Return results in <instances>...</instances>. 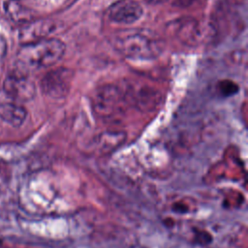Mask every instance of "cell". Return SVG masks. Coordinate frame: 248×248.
I'll list each match as a JSON object with an SVG mask.
<instances>
[{
    "label": "cell",
    "instance_id": "7",
    "mask_svg": "<svg viewBox=\"0 0 248 248\" xmlns=\"http://www.w3.org/2000/svg\"><path fill=\"white\" fill-rule=\"evenodd\" d=\"M60 25L59 21L53 19H34L21 26L18 38L22 45L50 38L49 36L55 33Z\"/></svg>",
    "mask_w": 248,
    "mask_h": 248
},
{
    "label": "cell",
    "instance_id": "8",
    "mask_svg": "<svg viewBox=\"0 0 248 248\" xmlns=\"http://www.w3.org/2000/svg\"><path fill=\"white\" fill-rule=\"evenodd\" d=\"M143 14L140 4L132 0H123L113 4L108 11L110 21L118 24H133L137 22Z\"/></svg>",
    "mask_w": 248,
    "mask_h": 248
},
{
    "label": "cell",
    "instance_id": "3",
    "mask_svg": "<svg viewBox=\"0 0 248 248\" xmlns=\"http://www.w3.org/2000/svg\"><path fill=\"white\" fill-rule=\"evenodd\" d=\"M127 102L124 90L114 84L98 87L92 97L93 109L102 118H111L122 113Z\"/></svg>",
    "mask_w": 248,
    "mask_h": 248
},
{
    "label": "cell",
    "instance_id": "9",
    "mask_svg": "<svg viewBox=\"0 0 248 248\" xmlns=\"http://www.w3.org/2000/svg\"><path fill=\"white\" fill-rule=\"evenodd\" d=\"M124 90V89H123ZM127 101L131 100L135 106L140 109H151L161 99V95L154 88L141 86V87H131L124 90Z\"/></svg>",
    "mask_w": 248,
    "mask_h": 248
},
{
    "label": "cell",
    "instance_id": "5",
    "mask_svg": "<svg viewBox=\"0 0 248 248\" xmlns=\"http://www.w3.org/2000/svg\"><path fill=\"white\" fill-rule=\"evenodd\" d=\"M74 72L67 67H59L46 73L41 79V89L53 99L65 98L72 87Z\"/></svg>",
    "mask_w": 248,
    "mask_h": 248
},
{
    "label": "cell",
    "instance_id": "1",
    "mask_svg": "<svg viewBox=\"0 0 248 248\" xmlns=\"http://www.w3.org/2000/svg\"><path fill=\"white\" fill-rule=\"evenodd\" d=\"M66 50L65 44L57 38H46L22 45L16 54V73L28 75L58 63Z\"/></svg>",
    "mask_w": 248,
    "mask_h": 248
},
{
    "label": "cell",
    "instance_id": "2",
    "mask_svg": "<svg viewBox=\"0 0 248 248\" xmlns=\"http://www.w3.org/2000/svg\"><path fill=\"white\" fill-rule=\"evenodd\" d=\"M114 48L131 59H154L162 52L161 42L154 36L142 31H123L113 39Z\"/></svg>",
    "mask_w": 248,
    "mask_h": 248
},
{
    "label": "cell",
    "instance_id": "6",
    "mask_svg": "<svg viewBox=\"0 0 248 248\" xmlns=\"http://www.w3.org/2000/svg\"><path fill=\"white\" fill-rule=\"evenodd\" d=\"M5 94L13 102H26L35 95V85L27 75L14 73L8 76L3 83Z\"/></svg>",
    "mask_w": 248,
    "mask_h": 248
},
{
    "label": "cell",
    "instance_id": "4",
    "mask_svg": "<svg viewBox=\"0 0 248 248\" xmlns=\"http://www.w3.org/2000/svg\"><path fill=\"white\" fill-rule=\"evenodd\" d=\"M175 34L183 44L196 46L209 42L214 35V28L208 21L191 18L178 22Z\"/></svg>",
    "mask_w": 248,
    "mask_h": 248
},
{
    "label": "cell",
    "instance_id": "10",
    "mask_svg": "<svg viewBox=\"0 0 248 248\" xmlns=\"http://www.w3.org/2000/svg\"><path fill=\"white\" fill-rule=\"evenodd\" d=\"M3 8L10 20L21 26L35 19L34 12L18 0H7Z\"/></svg>",
    "mask_w": 248,
    "mask_h": 248
},
{
    "label": "cell",
    "instance_id": "13",
    "mask_svg": "<svg viewBox=\"0 0 248 248\" xmlns=\"http://www.w3.org/2000/svg\"><path fill=\"white\" fill-rule=\"evenodd\" d=\"M6 49H7V45H6V41L5 39L0 36V65L5 57V54H6Z\"/></svg>",
    "mask_w": 248,
    "mask_h": 248
},
{
    "label": "cell",
    "instance_id": "12",
    "mask_svg": "<svg viewBox=\"0 0 248 248\" xmlns=\"http://www.w3.org/2000/svg\"><path fill=\"white\" fill-rule=\"evenodd\" d=\"M125 139V134L123 132H106L99 136V143L101 146L109 148L117 146Z\"/></svg>",
    "mask_w": 248,
    "mask_h": 248
},
{
    "label": "cell",
    "instance_id": "11",
    "mask_svg": "<svg viewBox=\"0 0 248 248\" xmlns=\"http://www.w3.org/2000/svg\"><path fill=\"white\" fill-rule=\"evenodd\" d=\"M27 116L25 108L16 102L0 103V118L6 123L18 127L20 126Z\"/></svg>",
    "mask_w": 248,
    "mask_h": 248
}]
</instances>
